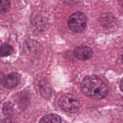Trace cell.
Segmentation results:
<instances>
[{
  "label": "cell",
  "mask_w": 123,
  "mask_h": 123,
  "mask_svg": "<svg viewBox=\"0 0 123 123\" xmlns=\"http://www.w3.org/2000/svg\"><path fill=\"white\" fill-rule=\"evenodd\" d=\"M1 123H12L10 120H3L1 121Z\"/></svg>",
  "instance_id": "8fae6325"
},
{
  "label": "cell",
  "mask_w": 123,
  "mask_h": 123,
  "mask_svg": "<svg viewBox=\"0 0 123 123\" xmlns=\"http://www.w3.org/2000/svg\"></svg>",
  "instance_id": "4fadbf2b"
},
{
  "label": "cell",
  "mask_w": 123,
  "mask_h": 123,
  "mask_svg": "<svg viewBox=\"0 0 123 123\" xmlns=\"http://www.w3.org/2000/svg\"><path fill=\"white\" fill-rule=\"evenodd\" d=\"M13 48L9 44H5L0 47V56L4 57L10 55L13 53Z\"/></svg>",
  "instance_id": "ba28073f"
},
{
  "label": "cell",
  "mask_w": 123,
  "mask_h": 123,
  "mask_svg": "<svg viewBox=\"0 0 123 123\" xmlns=\"http://www.w3.org/2000/svg\"><path fill=\"white\" fill-rule=\"evenodd\" d=\"M74 54L77 58L80 60H87L93 55L92 50L87 46L80 45L77 46L74 50Z\"/></svg>",
  "instance_id": "277c9868"
},
{
  "label": "cell",
  "mask_w": 123,
  "mask_h": 123,
  "mask_svg": "<svg viewBox=\"0 0 123 123\" xmlns=\"http://www.w3.org/2000/svg\"><path fill=\"white\" fill-rule=\"evenodd\" d=\"M87 17L82 12H76L70 16L68 20V25L70 30L74 32H82L87 25Z\"/></svg>",
  "instance_id": "7a4b0ae2"
},
{
  "label": "cell",
  "mask_w": 123,
  "mask_h": 123,
  "mask_svg": "<svg viewBox=\"0 0 123 123\" xmlns=\"http://www.w3.org/2000/svg\"><path fill=\"white\" fill-rule=\"evenodd\" d=\"M120 89H121V90L123 92V79L121 80V82H120Z\"/></svg>",
  "instance_id": "7c38bea8"
},
{
  "label": "cell",
  "mask_w": 123,
  "mask_h": 123,
  "mask_svg": "<svg viewBox=\"0 0 123 123\" xmlns=\"http://www.w3.org/2000/svg\"><path fill=\"white\" fill-rule=\"evenodd\" d=\"M19 75L16 73H11L6 75L3 78L2 81V85L4 87L8 89L13 88L16 87L19 84Z\"/></svg>",
  "instance_id": "5b68a950"
},
{
  "label": "cell",
  "mask_w": 123,
  "mask_h": 123,
  "mask_svg": "<svg viewBox=\"0 0 123 123\" xmlns=\"http://www.w3.org/2000/svg\"><path fill=\"white\" fill-rule=\"evenodd\" d=\"M39 85L42 96L43 97H46V98H48V97H49L50 93H51V90H50V87L49 84L46 81L43 80L40 82Z\"/></svg>",
  "instance_id": "52a82bcc"
},
{
  "label": "cell",
  "mask_w": 123,
  "mask_h": 123,
  "mask_svg": "<svg viewBox=\"0 0 123 123\" xmlns=\"http://www.w3.org/2000/svg\"><path fill=\"white\" fill-rule=\"evenodd\" d=\"M81 90L85 96L92 99H102L108 94L106 85L100 79L94 76H87L83 80Z\"/></svg>",
  "instance_id": "6da1fadb"
},
{
  "label": "cell",
  "mask_w": 123,
  "mask_h": 123,
  "mask_svg": "<svg viewBox=\"0 0 123 123\" xmlns=\"http://www.w3.org/2000/svg\"><path fill=\"white\" fill-rule=\"evenodd\" d=\"M10 8V2L8 1H0V14L7 13Z\"/></svg>",
  "instance_id": "30bf717a"
},
{
  "label": "cell",
  "mask_w": 123,
  "mask_h": 123,
  "mask_svg": "<svg viewBox=\"0 0 123 123\" xmlns=\"http://www.w3.org/2000/svg\"><path fill=\"white\" fill-rule=\"evenodd\" d=\"M59 105L65 111L69 113H76L80 109L79 100L73 95L66 94L59 100Z\"/></svg>",
  "instance_id": "3957f363"
},
{
  "label": "cell",
  "mask_w": 123,
  "mask_h": 123,
  "mask_svg": "<svg viewBox=\"0 0 123 123\" xmlns=\"http://www.w3.org/2000/svg\"><path fill=\"white\" fill-rule=\"evenodd\" d=\"M39 123H61V118L56 114H48L43 117Z\"/></svg>",
  "instance_id": "8992f818"
},
{
  "label": "cell",
  "mask_w": 123,
  "mask_h": 123,
  "mask_svg": "<svg viewBox=\"0 0 123 123\" xmlns=\"http://www.w3.org/2000/svg\"><path fill=\"white\" fill-rule=\"evenodd\" d=\"M13 112V106L9 102H6L4 104L2 108V113L6 116H11Z\"/></svg>",
  "instance_id": "9c48e42d"
}]
</instances>
